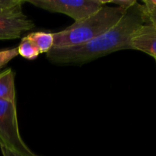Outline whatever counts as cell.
I'll list each match as a JSON object with an SVG mask.
<instances>
[{
  "instance_id": "6da1fadb",
  "label": "cell",
  "mask_w": 156,
  "mask_h": 156,
  "mask_svg": "<svg viewBox=\"0 0 156 156\" xmlns=\"http://www.w3.org/2000/svg\"><path fill=\"white\" fill-rule=\"evenodd\" d=\"M146 23L149 21L144 5L136 2L115 25L100 36L81 45L53 48L47 53V58L53 63L84 64L118 50H132L133 35Z\"/></svg>"
},
{
  "instance_id": "ba28073f",
  "label": "cell",
  "mask_w": 156,
  "mask_h": 156,
  "mask_svg": "<svg viewBox=\"0 0 156 156\" xmlns=\"http://www.w3.org/2000/svg\"><path fill=\"white\" fill-rule=\"evenodd\" d=\"M26 37L36 46L41 53H47L53 49L54 44L53 33L45 31L32 32Z\"/></svg>"
},
{
  "instance_id": "2e32d148",
  "label": "cell",
  "mask_w": 156,
  "mask_h": 156,
  "mask_svg": "<svg viewBox=\"0 0 156 156\" xmlns=\"http://www.w3.org/2000/svg\"><path fill=\"white\" fill-rule=\"evenodd\" d=\"M155 61H156V59H155Z\"/></svg>"
},
{
  "instance_id": "5bb4252c",
  "label": "cell",
  "mask_w": 156,
  "mask_h": 156,
  "mask_svg": "<svg viewBox=\"0 0 156 156\" xmlns=\"http://www.w3.org/2000/svg\"><path fill=\"white\" fill-rule=\"evenodd\" d=\"M0 149H1L2 156H37L36 154L32 155H24V154L19 153V152L12 150V149H8V148L3 147V146H0Z\"/></svg>"
},
{
  "instance_id": "9a60e30c",
  "label": "cell",
  "mask_w": 156,
  "mask_h": 156,
  "mask_svg": "<svg viewBox=\"0 0 156 156\" xmlns=\"http://www.w3.org/2000/svg\"><path fill=\"white\" fill-rule=\"evenodd\" d=\"M149 2H150L152 4H153L154 5L156 6V0H149Z\"/></svg>"
},
{
  "instance_id": "7c38bea8",
  "label": "cell",
  "mask_w": 156,
  "mask_h": 156,
  "mask_svg": "<svg viewBox=\"0 0 156 156\" xmlns=\"http://www.w3.org/2000/svg\"><path fill=\"white\" fill-rule=\"evenodd\" d=\"M24 1L21 0H0V13L9 12L23 5Z\"/></svg>"
},
{
  "instance_id": "52a82bcc",
  "label": "cell",
  "mask_w": 156,
  "mask_h": 156,
  "mask_svg": "<svg viewBox=\"0 0 156 156\" xmlns=\"http://www.w3.org/2000/svg\"><path fill=\"white\" fill-rule=\"evenodd\" d=\"M15 76L12 69L0 73V99L16 104Z\"/></svg>"
},
{
  "instance_id": "5b68a950",
  "label": "cell",
  "mask_w": 156,
  "mask_h": 156,
  "mask_svg": "<svg viewBox=\"0 0 156 156\" xmlns=\"http://www.w3.org/2000/svg\"><path fill=\"white\" fill-rule=\"evenodd\" d=\"M34 23L23 13L22 5L0 13V40L16 39L34 27Z\"/></svg>"
},
{
  "instance_id": "277c9868",
  "label": "cell",
  "mask_w": 156,
  "mask_h": 156,
  "mask_svg": "<svg viewBox=\"0 0 156 156\" xmlns=\"http://www.w3.org/2000/svg\"><path fill=\"white\" fill-rule=\"evenodd\" d=\"M27 2L48 12L68 15L75 22L95 13L106 5L103 0H28Z\"/></svg>"
},
{
  "instance_id": "8992f818",
  "label": "cell",
  "mask_w": 156,
  "mask_h": 156,
  "mask_svg": "<svg viewBox=\"0 0 156 156\" xmlns=\"http://www.w3.org/2000/svg\"><path fill=\"white\" fill-rule=\"evenodd\" d=\"M130 46L132 50L147 53L156 59V27L150 23L139 27L131 38Z\"/></svg>"
},
{
  "instance_id": "4fadbf2b",
  "label": "cell",
  "mask_w": 156,
  "mask_h": 156,
  "mask_svg": "<svg viewBox=\"0 0 156 156\" xmlns=\"http://www.w3.org/2000/svg\"><path fill=\"white\" fill-rule=\"evenodd\" d=\"M137 2L135 0H112V1H105L107 4H114L117 7L120 8L125 11H127L134 5Z\"/></svg>"
},
{
  "instance_id": "8fae6325",
  "label": "cell",
  "mask_w": 156,
  "mask_h": 156,
  "mask_svg": "<svg viewBox=\"0 0 156 156\" xmlns=\"http://www.w3.org/2000/svg\"><path fill=\"white\" fill-rule=\"evenodd\" d=\"M143 3L148 21L156 27V6L152 4L149 0H145Z\"/></svg>"
},
{
  "instance_id": "30bf717a",
  "label": "cell",
  "mask_w": 156,
  "mask_h": 156,
  "mask_svg": "<svg viewBox=\"0 0 156 156\" xmlns=\"http://www.w3.org/2000/svg\"><path fill=\"white\" fill-rule=\"evenodd\" d=\"M18 56V48H11L0 50V69L5 66L12 59Z\"/></svg>"
},
{
  "instance_id": "9c48e42d",
  "label": "cell",
  "mask_w": 156,
  "mask_h": 156,
  "mask_svg": "<svg viewBox=\"0 0 156 156\" xmlns=\"http://www.w3.org/2000/svg\"><path fill=\"white\" fill-rule=\"evenodd\" d=\"M18 55L29 60H34L37 59V56L41 54L36 46L27 37H24L21 39V43L18 47Z\"/></svg>"
},
{
  "instance_id": "7a4b0ae2",
  "label": "cell",
  "mask_w": 156,
  "mask_h": 156,
  "mask_svg": "<svg viewBox=\"0 0 156 156\" xmlns=\"http://www.w3.org/2000/svg\"><path fill=\"white\" fill-rule=\"evenodd\" d=\"M126 12L117 6L105 5L95 13L74 22L64 30L53 33V48H65L85 44L115 25Z\"/></svg>"
},
{
  "instance_id": "3957f363",
  "label": "cell",
  "mask_w": 156,
  "mask_h": 156,
  "mask_svg": "<svg viewBox=\"0 0 156 156\" xmlns=\"http://www.w3.org/2000/svg\"><path fill=\"white\" fill-rule=\"evenodd\" d=\"M0 146L26 155H34L19 132L16 104L0 99Z\"/></svg>"
}]
</instances>
